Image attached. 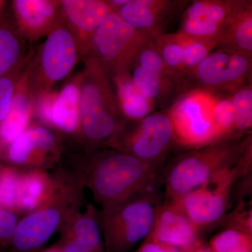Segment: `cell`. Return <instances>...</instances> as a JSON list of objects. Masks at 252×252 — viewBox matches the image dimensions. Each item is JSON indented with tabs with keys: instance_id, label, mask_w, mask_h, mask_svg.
<instances>
[{
	"instance_id": "6da1fadb",
	"label": "cell",
	"mask_w": 252,
	"mask_h": 252,
	"mask_svg": "<svg viewBox=\"0 0 252 252\" xmlns=\"http://www.w3.org/2000/svg\"><path fill=\"white\" fill-rule=\"evenodd\" d=\"M162 167L106 148L92 154L76 173L104 208L137 194L156 190Z\"/></svg>"
},
{
	"instance_id": "7a4b0ae2",
	"label": "cell",
	"mask_w": 252,
	"mask_h": 252,
	"mask_svg": "<svg viewBox=\"0 0 252 252\" xmlns=\"http://www.w3.org/2000/svg\"><path fill=\"white\" fill-rule=\"evenodd\" d=\"M80 75V121L82 141L94 152L109 148L125 124L112 79L100 66L86 59Z\"/></svg>"
},
{
	"instance_id": "3957f363",
	"label": "cell",
	"mask_w": 252,
	"mask_h": 252,
	"mask_svg": "<svg viewBox=\"0 0 252 252\" xmlns=\"http://www.w3.org/2000/svg\"><path fill=\"white\" fill-rule=\"evenodd\" d=\"M59 187L44 206L23 215L11 240V252H38L60 231L74 212L81 210L84 186L76 172L58 171Z\"/></svg>"
},
{
	"instance_id": "277c9868",
	"label": "cell",
	"mask_w": 252,
	"mask_h": 252,
	"mask_svg": "<svg viewBox=\"0 0 252 252\" xmlns=\"http://www.w3.org/2000/svg\"><path fill=\"white\" fill-rule=\"evenodd\" d=\"M252 137L228 139L192 149L177 158L164 175L165 200H175L198 188L219 172L236 165Z\"/></svg>"
},
{
	"instance_id": "5b68a950",
	"label": "cell",
	"mask_w": 252,
	"mask_h": 252,
	"mask_svg": "<svg viewBox=\"0 0 252 252\" xmlns=\"http://www.w3.org/2000/svg\"><path fill=\"white\" fill-rule=\"evenodd\" d=\"M160 203L157 192L152 190L101 208L99 219L104 252H129L147 238Z\"/></svg>"
},
{
	"instance_id": "8992f818",
	"label": "cell",
	"mask_w": 252,
	"mask_h": 252,
	"mask_svg": "<svg viewBox=\"0 0 252 252\" xmlns=\"http://www.w3.org/2000/svg\"><path fill=\"white\" fill-rule=\"evenodd\" d=\"M219 94L201 89H188L165 109L177 147L192 150L225 140L215 119Z\"/></svg>"
},
{
	"instance_id": "52a82bcc",
	"label": "cell",
	"mask_w": 252,
	"mask_h": 252,
	"mask_svg": "<svg viewBox=\"0 0 252 252\" xmlns=\"http://www.w3.org/2000/svg\"><path fill=\"white\" fill-rule=\"evenodd\" d=\"M251 147L247 149L236 165L219 172L203 185L174 200L199 229L217 223L225 216L233 185L251 168Z\"/></svg>"
},
{
	"instance_id": "ba28073f",
	"label": "cell",
	"mask_w": 252,
	"mask_h": 252,
	"mask_svg": "<svg viewBox=\"0 0 252 252\" xmlns=\"http://www.w3.org/2000/svg\"><path fill=\"white\" fill-rule=\"evenodd\" d=\"M79 57L77 41L63 19L47 34L34 59L25 68L32 97L52 90L70 74Z\"/></svg>"
},
{
	"instance_id": "9c48e42d",
	"label": "cell",
	"mask_w": 252,
	"mask_h": 252,
	"mask_svg": "<svg viewBox=\"0 0 252 252\" xmlns=\"http://www.w3.org/2000/svg\"><path fill=\"white\" fill-rule=\"evenodd\" d=\"M152 39L112 11L94 32L84 59L94 61L111 77L130 70L139 50Z\"/></svg>"
},
{
	"instance_id": "30bf717a",
	"label": "cell",
	"mask_w": 252,
	"mask_h": 252,
	"mask_svg": "<svg viewBox=\"0 0 252 252\" xmlns=\"http://www.w3.org/2000/svg\"><path fill=\"white\" fill-rule=\"evenodd\" d=\"M133 122L132 128H126L124 124L109 148L130 154L144 162L163 165L167 156L177 147L166 110L152 112Z\"/></svg>"
},
{
	"instance_id": "8fae6325",
	"label": "cell",
	"mask_w": 252,
	"mask_h": 252,
	"mask_svg": "<svg viewBox=\"0 0 252 252\" xmlns=\"http://www.w3.org/2000/svg\"><path fill=\"white\" fill-rule=\"evenodd\" d=\"M252 56L220 46L186 76L189 89L228 94L252 84Z\"/></svg>"
},
{
	"instance_id": "7c38bea8",
	"label": "cell",
	"mask_w": 252,
	"mask_h": 252,
	"mask_svg": "<svg viewBox=\"0 0 252 252\" xmlns=\"http://www.w3.org/2000/svg\"><path fill=\"white\" fill-rule=\"evenodd\" d=\"M61 139L52 129L41 124H31L10 146L2 161L21 169L47 170L58 162Z\"/></svg>"
},
{
	"instance_id": "4fadbf2b",
	"label": "cell",
	"mask_w": 252,
	"mask_h": 252,
	"mask_svg": "<svg viewBox=\"0 0 252 252\" xmlns=\"http://www.w3.org/2000/svg\"><path fill=\"white\" fill-rule=\"evenodd\" d=\"M237 0H197L186 6L182 12L180 32L193 39L220 41Z\"/></svg>"
},
{
	"instance_id": "5bb4252c",
	"label": "cell",
	"mask_w": 252,
	"mask_h": 252,
	"mask_svg": "<svg viewBox=\"0 0 252 252\" xmlns=\"http://www.w3.org/2000/svg\"><path fill=\"white\" fill-rule=\"evenodd\" d=\"M200 232L178 204L174 200H165L158 207L153 227L145 240L191 252L202 241Z\"/></svg>"
},
{
	"instance_id": "9a60e30c",
	"label": "cell",
	"mask_w": 252,
	"mask_h": 252,
	"mask_svg": "<svg viewBox=\"0 0 252 252\" xmlns=\"http://www.w3.org/2000/svg\"><path fill=\"white\" fill-rule=\"evenodd\" d=\"M189 1L178 0H128L116 13L127 24L154 39L174 17L183 12Z\"/></svg>"
},
{
	"instance_id": "2e32d148",
	"label": "cell",
	"mask_w": 252,
	"mask_h": 252,
	"mask_svg": "<svg viewBox=\"0 0 252 252\" xmlns=\"http://www.w3.org/2000/svg\"><path fill=\"white\" fill-rule=\"evenodd\" d=\"M63 19L77 41L81 57L85 59L94 32L113 10L102 0H63Z\"/></svg>"
},
{
	"instance_id": "e0dca14e",
	"label": "cell",
	"mask_w": 252,
	"mask_h": 252,
	"mask_svg": "<svg viewBox=\"0 0 252 252\" xmlns=\"http://www.w3.org/2000/svg\"><path fill=\"white\" fill-rule=\"evenodd\" d=\"M13 17L26 41L47 36L63 20L61 1L52 0H15Z\"/></svg>"
},
{
	"instance_id": "ac0fdd59",
	"label": "cell",
	"mask_w": 252,
	"mask_h": 252,
	"mask_svg": "<svg viewBox=\"0 0 252 252\" xmlns=\"http://www.w3.org/2000/svg\"><path fill=\"white\" fill-rule=\"evenodd\" d=\"M32 115V94L24 68L16 84L9 112L0 122V162L10 146L31 126Z\"/></svg>"
},
{
	"instance_id": "d6986e66",
	"label": "cell",
	"mask_w": 252,
	"mask_h": 252,
	"mask_svg": "<svg viewBox=\"0 0 252 252\" xmlns=\"http://www.w3.org/2000/svg\"><path fill=\"white\" fill-rule=\"evenodd\" d=\"M59 187V175L41 169H23L18 190L17 214L27 215L44 206Z\"/></svg>"
},
{
	"instance_id": "ffe728a7",
	"label": "cell",
	"mask_w": 252,
	"mask_h": 252,
	"mask_svg": "<svg viewBox=\"0 0 252 252\" xmlns=\"http://www.w3.org/2000/svg\"><path fill=\"white\" fill-rule=\"evenodd\" d=\"M52 130L69 137H80V76L66 84L58 92L52 113Z\"/></svg>"
},
{
	"instance_id": "44dd1931",
	"label": "cell",
	"mask_w": 252,
	"mask_h": 252,
	"mask_svg": "<svg viewBox=\"0 0 252 252\" xmlns=\"http://www.w3.org/2000/svg\"><path fill=\"white\" fill-rule=\"evenodd\" d=\"M121 114L125 121L137 122L154 112L155 104L136 86L130 71L111 76Z\"/></svg>"
},
{
	"instance_id": "7402d4cb",
	"label": "cell",
	"mask_w": 252,
	"mask_h": 252,
	"mask_svg": "<svg viewBox=\"0 0 252 252\" xmlns=\"http://www.w3.org/2000/svg\"><path fill=\"white\" fill-rule=\"evenodd\" d=\"M26 41L14 17L0 10V78L27 62Z\"/></svg>"
},
{
	"instance_id": "603a6c76",
	"label": "cell",
	"mask_w": 252,
	"mask_h": 252,
	"mask_svg": "<svg viewBox=\"0 0 252 252\" xmlns=\"http://www.w3.org/2000/svg\"><path fill=\"white\" fill-rule=\"evenodd\" d=\"M59 233L70 235L93 252H104L99 212L92 204H87L84 211L74 212Z\"/></svg>"
},
{
	"instance_id": "cb8c5ba5",
	"label": "cell",
	"mask_w": 252,
	"mask_h": 252,
	"mask_svg": "<svg viewBox=\"0 0 252 252\" xmlns=\"http://www.w3.org/2000/svg\"><path fill=\"white\" fill-rule=\"evenodd\" d=\"M220 46L252 56V1L237 0Z\"/></svg>"
},
{
	"instance_id": "d4e9b609",
	"label": "cell",
	"mask_w": 252,
	"mask_h": 252,
	"mask_svg": "<svg viewBox=\"0 0 252 252\" xmlns=\"http://www.w3.org/2000/svg\"><path fill=\"white\" fill-rule=\"evenodd\" d=\"M129 71L136 86L153 101L155 106L167 109L184 93L174 84L138 64H132Z\"/></svg>"
},
{
	"instance_id": "484cf974",
	"label": "cell",
	"mask_w": 252,
	"mask_h": 252,
	"mask_svg": "<svg viewBox=\"0 0 252 252\" xmlns=\"http://www.w3.org/2000/svg\"><path fill=\"white\" fill-rule=\"evenodd\" d=\"M132 64H138L144 69L154 72L164 80L178 87L182 92L189 89L186 78L172 70L163 62L154 46L153 39L147 41L140 48Z\"/></svg>"
},
{
	"instance_id": "4316f807",
	"label": "cell",
	"mask_w": 252,
	"mask_h": 252,
	"mask_svg": "<svg viewBox=\"0 0 252 252\" xmlns=\"http://www.w3.org/2000/svg\"><path fill=\"white\" fill-rule=\"evenodd\" d=\"M188 39V36L180 31L163 33L153 39L154 46L165 64L181 75L182 56Z\"/></svg>"
},
{
	"instance_id": "83f0119b",
	"label": "cell",
	"mask_w": 252,
	"mask_h": 252,
	"mask_svg": "<svg viewBox=\"0 0 252 252\" xmlns=\"http://www.w3.org/2000/svg\"><path fill=\"white\" fill-rule=\"evenodd\" d=\"M237 134L245 137L252 127V85L247 84L229 93Z\"/></svg>"
},
{
	"instance_id": "f1b7e54d",
	"label": "cell",
	"mask_w": 252,
	"mask_h": 252,
	"mask_svg": "<svg viewBox=\"0 0 252 252\" xmlns=\"http://www.w3.org/2000/svg\"><path fill=\"white\" fill-rule=\"evenodd\" d=\"M22 170L0 162V207L16 214Z\"/></svg>"
},
{
	"instance_id": "f546056e",
	"label": "cell",
	"mask_w": 252,
	"mask_h": 252,
	"mask_svg": "<svg viewBox=\"0 0 252 252\" xmlns=\"http://www.w3.org/2000/svg\"><path fill=\"white\" fill-rule=\"evenodd\" d=\"M208 245L212 252H252V233L228 227L215 235Z\"/></svg>"
},
{
	"instance_id": "4dcf8cb0",
	"label": "cell",
	"mask_w": 252,
	"mask_h": 252,
	"mask_svg": "<svg viewBox=\"0 0 252 252\" xmlns=\"http://www.w3.org/2000/svg\"><path fill=\"white\" fill-rule=\"evenodd\" d=\"M188 37L182 60V74L185 77L219 46L212 41Z\"/></svg>"
},
{
	"instance_id": "1f68e13d",
	"label": "cell",
	"mask_w": 252,
	"mask_h": 252,
	"mask_svg": "<svg viewBox=\"0 0 252 252\" xmlns=\"http://www.w3.org/2000/svg\"><path fill=\"white\" fill-rule=\"evenodd\" d=\"M29 61L7 75L0 78V122L9 113L14 97L16 84Z\"/></svg>"
},
{
	"instance_id": "d6a6232c",
	"label": "cell",
	"mask_w": 252,
	"mask_h": 252,
	"mask_svg": "<svg viewBox=\"0 0 252 252\" xmlns=\"http://www.w3.org/2000/svg\"><path fill=\"white\" fill-rule=\"evenodd\" d=\"M57 94L58 92L51 90L33 97V115H36L41 125L49 128L51 125V113Z\"/></svg>"
},
{
	"instance_id": "836d02e7",
	"label": "cell",
	"mask_w": 252,
	"mask_h": 252,
	"mask_svg": "<svg viewBox=\"0 0 252 252\" xmlns=\"http://www.w3.org/2000/svg\"><path fill=\"white\" fill-rule=\"evenodd\" d=\"M21 216L0 207V252L9 250L11 240Z\"/></svg>"
},
{
	"instance_id": "e575fe53",
	"label": "cell",
	"mask_w": 252,
	"mask_h": 252,
	"mask_svg": "<svg viewBox=\"0 0 252 252\" xmlns=\"http://www.w3.org/2000/svg\"><path fill=\"white\" fill-rule=\"evenodd\" d=\"M56 244L62 252H93L73 237L64 233H61L60 240Z\"/></svg>"
},
{
	"instance_id": "d590c367",
	"label": "cell",
	"mask_w": 252,
	"mask_h": 252,
	"mask_svg": "<svg viewBox=\"0 0 252 252\" xmlns=\"http://www.w3.org/2000/svg\"><path fill=\"white\" fill-rule=\"evenodd\" d=\"M135 252H183L178 249L173 248L157 242L145 240L143 244Z\"/></svg>"
},
{
	"instance_id": "8d00e7d4",
	"label": "cell",
	"mask_w": 252,
	"mask_h": 252,
	"mask_svg": "<svg viewBox=\"0 0 252 252\" xmlns=\"http://www.w3.org/2000/svg\"><path fill=\"white\" fill-rule=\"evenodd\" d=\"M191 252H212V251L208 245L201 241L193 249V251Z\"/></svg>"
},
{
	"instance_id": "74e56055",
	"label": "cell",
	"mask_w": 252,
	"mask_h": 252,
	"mask_svg": "<svg viewBox=\"0 0 252 252\" xmlns=\"http://www.w3.org/2000/svg\"><path fill=\"white\" fill-rule=\"evenodd\" d=\"M38 252H62L61 251V249L59 248V245L57 244L49 247V248L45 249V250H40Z\"/></svg>"
},
{
	"instance_id": "f35d334b",
	"label": "cell",
	"mask_w": 252,
	"mask_h": 252,
	"mask_svg": "<svg viewBox=\"0 0 252 252\" xmlns=\"http://www.w3.org/2000/svg\"><path fill=\"white\" fill-rule=\"evenodd\" d=\"M3 5V1H0V10L1 9V6H2Z\"/></svg>"
}]
</instances>
